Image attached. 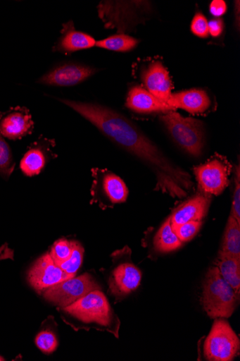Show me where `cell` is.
<instances>
[{
	"mask_svg": "<svg viewBox=\"0 0 240 361\" xmlns=\"http://www.w3.org/2000/svg\"><path fill=\"white\" fill-rule=\"evenodd\" d=\"M96 126L118 146L144 162L156 178V190L184 199L192 189L191 176L170 160L143 131L124 115L94 103L58 99Z\"/></svg>",
	"mask_w": 240,
	"mask_h": 361,
	"instance_id": "6da1fadb",
	"label": "cell"
},
{
	"mask_svg": "<svg viewBox=\"0 0 240 361\" xmlns=\"http://www.w3.org/2000/svg\"><path fill=\"white\" fill-rule=\"evenodd\" d=\"M62 319L75 330L108 331L118 338L120 320L101 290H95L72 305L58 308Z\"/></svg>",
	"mask_w": 240,
	"mask_h": 361,
	"instance_id": "7a4b0ae2",
	"label": "cell"
},
{
	"mask_svg": "<svg viewBox=\"0 0 240 361\" xmlns=\"http://www.w3.org/2000/svg\"><path fill=\"white\" fill-rule=\"evenodd\" d=\"M201 302L212 319L230 317L239 303V295L224 279L216 267L209 269L203 283Z\"/></svg>",
	"mask_w": 240,
	"mask_h": 361,
	"instance_id": "3957f363",
	"label": "cell"
},
{
	"mask_svg": "<svg viewBox=\"0 0 240 361\" xmlns=\"http://www.w3.org/2000/svg\"><path fill=\"white\" fill-rule=\"evenodd\" d=\"M160 120L180 147L193 157L201 155L204 147V130L201 121L184 118L175 111L166 113Z\"/></svg>",
	"mask_w": 240,
	"mask_h": 361,
	"instance_id": "277c9868",
	"label": "cell"
},
{
	"mask_svg": "<svg viewBox=\"0 0 240 361\" xmlns=\"http://www.w3.org/2000/svg\"><path fill=\"white\" fill-rule=\"evenodd\" d=\"M239 348V339L228 322L224 318L215 319L203 345L206 359L211 361L232 360Z\"/></svg>",
	"mask_w": 240,
	"mask_h": 361,
	"instance_id": "5b68a950",
	"label": "cell"
},
{
	"mask_svg": "<svg viewBox=\"0 0 240 361\" xmlns=\"http://www.w3.org/2000/svg\"><path fill=\"white\" fill-rule=\"evenodd\" d=\"M95 290H101V287L93 276L85 274L56 284L42 293L49 302L58 308H65Z\"/></svg>",
	"mask_w": 240,
	"mask_h": 361,
	"instance_id": "8992f818",
	"label": "cell"
},
{
	"mask_svg": "<svg viewBox=\"0 0 240 361\" xmlns=\"http://www.w3.org/2000/svg\"><path fill=\"white\" fill-rule=\"evenodd\" d=\"M92 174L91 203H96L105 209L126 202L128 189L119 176L101 169H93Z\"/></svg>",
	"mask_w": 240,
	"mask_h": 361,
	"instance_id": "52a82bcc",
	"label": "cell"
},
{
	"mask_svg": "<svg viewBox=\"0 0 240 361\" xmlns=\"http://www.w3.org/2000/svg\"><path fill=\"white\" fill-rule=\"evenodd\" d=\"M146 2L104 1L98 6L100 18L108 28H118L119 34L139 23V13L144 11Z\"/></svg>",
	"mask_w": 240,
	"mask_h": 361,
	"instance_id": "ba28073f",
	"label": "cell"
},
{
	"mask_svg": "<svg viewBox=\"0 0 240 361\" xmlns=\"http://www.w3.org/2000/svg\"><path fill=\"white\" fill-rule=\"evenodd\" d=\"M231 168L228 163L215 158L194 169L201 192L206 195H218L229 184Z\"/></svg>",
	"mask_w": 240,
	"mask_h": 361,
	"instance_id": "9c48e42d",
	"label": "cell"
},
{
	"mask_svg": "<svg viewBox=\"0 0 240 361\" xmlns=\"http://www.w3.org/2000/svg\"><path fill=\"white\" fill-rule=\"evenodd\" d=\"M75 277L68 274L56 265L49 252L39 257L27 274V279L32 288L39 293L56 284Z\"/></svg>",
	"mask_w": 240,
	"mask_h": 361,
	"instance_id": "30bf717a",
	"label": "cell"
},
{
	"mask_svg": "<svg viewBox=\"0 0 240 361\" xmlns=\"http://www.w3.org/2000/svg\"><path fill=\"white\" fill-rule=\"evenodd\" d=\"M96 73L89 66L67 62L56 66L37 81L42 85L56 87H71L79 85Z\"/></svg>",
	"mask_w": 240,
	"mask_h": 361,
	"instance_id": "8fae6325",
	"label": "cell"
},
{
	"mask_svg": "<svg viewBox=\"0 0 240 361\" xmlns=\"http://www.w3.org/2000/svg\"><path fill=\"white\" fill-rule=\"evenodd\" d=\"M142 274L130 261H123L113 270L108 280L109 290L115 298L122 300L141 284Z\"/></svg>",
	"mask_w": 240,
	"mask_h": 361,
	"instance_id": "7c38bea8",
	"label": "cell"
},
{
	"mask_svg": "<svg viewBox=\"0 0 240 361\" xmlns=\"http://www.w3.org/2000/svg\"><path fill=\"white\" fill-rule=\"evenodd\" d=\"M34 122L25 107L11 108L0 114V134L11 140H18L31 135Z\"/></svg>",
	"mask_w": 240,
	"mask_h": 361,
	"instance_id": "4fadbf2b",
	"label": "cell"
},
{
	"mask_svg": "<svg viewBox=\"0 0 240 361\" xmlns=\"http://www.w3.org/2000/svg\"><path fill=\"white\" fill-rule=\"evenodd\" d=\"M142 79L147 90L158 100L168 104L172 94V82L162 62L156 61L149 64L142 73Z\"/></svg>",
	"mask_w": 240,
	"mask_h": 361,
	"instance_id": "5bb4252c",
	"label": "cell"
},
{
	"mask_svg": "<svg viewBox=\"0 0 240 361\" xmlns=\"http://www.w3.org/2000/svg\"><path fill=\"white\" fill-rule=\"evenodd\" d=\"M125 106L130 110L139 114L168 113L175 111L139 85L130 89Z\"/></svg>",
	"mask_w": 240,
	"mask_h": 361,
	"instance_id": "9a60e30c",
	"label": "cell"
},
{
	"mask_svg": "<svg viewBox=\"0 0 240 361\" xmlns=\"http://www.w3.org/2000/svg\"><path fill=\"white\" fill-rule=\"evenodd\" d=\"M211 196L202 192L181 205L171 216V224L179 225L190 221H201L208 212Z\"/></svg>",
	"mask_w": 240,
	"mask_h": 361,
	"instance_id": "2e32d148",
	"label": "cell"
},
{
	"mask_svg": "<svg viewBox=\"0 0 240 361\" xmlns=\"http://www.w3.org/2000/svg\"><path fill=\"white\" fill-rule=\"evenodd\" d=\"M168 104L175 110L181 109L191 114H199L210 108L211 101L205 91L193 89L171 94Z\"/></svg>",
	"mask_w": 240,
	"mask_h": 361,
	"instance_id": "e0dca14e",
	"label": "cell"
},
{
	"mask_svg": "<svg viewBox=\"0 0 240 361\" xmlns=\"http://www.w3.org/2000/svg\"><path fill=\"white\" fill-rule=\"evenodd\" d=\"M96 45L94 39L81 31L75 30L72 22L64 24L61 37L54 49L61 53H72L88 49Z\"/></svg>",
	"mask_w": 240,
	"mask_h": 361,
	"instance_id": "ac0fdd59",
	"label": "cell"
},
{
	"mask_svg": "<svg viewBox=\"0 0 240 361\" xmlns=\"http://www.w3.org/2000/svg\"><path fill=\"white\" fill-rule=\"evenodd\" d=\"M45 142L34 143L24 154L20 161V169L27 176H35L41 173L45 168L50 156L49 145Z\"/></svg>",
	"mask_w": 240,
	"mask_h": 361,
	"instance_id": "d6986e66",
	"label": "cell"
},
{
	"mask_svg": "<svg viewBox=\"0 0 240 361\" xmlns=\"http://www.w3.org/2000/svg\"><path fill=\"white\" fill-rule=\"evenodd\" d=\"M215 264L224 279L239 295L240 258L219 252V256L215 262Z\"/></svg>",
	"mask_w": 240,
	"mask_h": 361,
	"instance_id": "ffe728a7",
	"label": "cell"
},
{
	"mask_svg": "<svg viewBox=\"0 0 240 361\" xmlns=\"http://www.w3.org/2000/svg\"><path fill=\"white\" fill-rule=\"evenodd\" d=\"M182 244L173 231L169 217L159 228L155 237V248L160 252H169L179 249Z\"/></svg>",
	"mask_w": 240,
	"mask_h": 361,
	"instance_id": "44dd1931",
	"label": "cell"
},
{
	"mask_svg": "<svg viewBox=\"0 0 240 361\" xmlns=\"http://www.w3.org/2000/svg\"><path fill=\"white\" fill-rule=\"evenodd\" d=\"M220 252L240 258V224L230 215Z\"/></svg>",
	"mask_w": 240,
	"mask_h": 361,
	"instance_id": "7402d4cb",
	"label": "cell"
},
{
	"mask_svg": "<svg viewBox=\"0 0 240 361\" xmlns=\"http://www.w3.org/2000/svg\"><path fill=\"white\" fill-rule=\"evenodd\" d=\"M139 41L125 34L111 36L106 39L96 42V47L107 50L127 52L134 49Z\"/></svg>",
	"mask_w": 240,
	"mask_h": 361,
	"instance_id": "603a6c76",
	"label": "cell"
},
{
	"mask_svg": "<svg viewBox=\"0 0 240 361\" xmlns=\"http://www.w3.org/2000/svg\"><path fill=\"white\" fill-rule=\"evenodd\" d=\"M15 168V162L10 145L0 134V176L8 180Z\"/></svg>",
	"mask_w": 240,
	"mask_h": 361,
	"instance_id": "cb8c5ba5",
	"label": "cell"
},
{
	"mask_svg": "<svg viewBox=\"0 0 240 361\" xmlns=\"http://www.w3.org/2000/svg\"><path fill=\"white\" fill-rule=\"evenodd\" d=\"M84 249L77 242H73L72 253L70 259L61 264L59 267L66 274L76 276L82 264Z\"/></svg>",
	"mask_w": 240,
	"mask_h": 361,
	"instance_id": "d4e9b609",
	"label": "cell"
},
{
	"mask_svg": "<svg viewBox=\"0 0 240 361\" xmlns=\"http://www.w3.org/2000/svg\"><path fill=\"white\" fill-rule=\"evenodd\" d=\"M73 242L66 239L57 240L49 252L55 264L58 267L70 259L73 250Z\"/></svg>",
	"mask_w": 240,
	"mask_h": 361,
	"instance_id": "484cf974",
	"label": "cell"
},
{
	"mask_svg": "<svg viewBox=\"0 0 240 361\" xmlns=\"http://www.w3.org/2000/svg\"><path fill=\"white\" fill-rule=\"evenodd\" d=\"M201 221H190L179 225H172L173 231L182 243L191 240L198 233Z\"/></svg>",
	"mask_w": 240,
	"mask_h": 361,
	"instance_id": "4316f807",
	"label": "cell"
},
{
	"mask_svg": "<svg viewBox=\"0 0 240 361\" xmlns=\"http://www.w3.org/2000/svg\"><path fill=\"white\" fill-rule=\"evenodd\" d=\"M36 344L45 354L53 353L58 345L56 335L48 330L43 331L38 334L36 338Z\"/></svg>",
	"mask_w": 240,
	"mask_h": 361,
	"instance_id": "83f0119b",
	"label": "cell"
},
{
	"mask_svg": "<svg viewBox=\"0 0 240 361\" xmlns=\"http://www.w3.org/2000/svg\"><path fill=\"white\" fill-rule=\"evenodd\" d=\"M191 30L193 34L202 39L209 37L208 21L201 13H197L191 22Z\"/></svg>",
	"mask_w": 240,
	"mask_h": 361,
	"instance_id": "f1b7e54d",
	"label": "cell"
},
{
	"mask_svg": "<svg viewBox=\"0 0 240 361\" xmlns=\"http://www.w3.org/2000/svg\"><path fill=\"white\" fill-rule=\"evenodd\" d=\"M235 178V187L233 195L231 214L240 224V173L238 167Z\"/></svg>",
	"mask_w": 240,
	"mask_h": 361,
	"instance_id": "f546056e",
	"label": "cell"
},
{
	"mask_svg": "<svg viewBox=\"0 0 240 361\" xmlns=\"http://www.w3.org/2000/svg\"><path fill=\"white\" fill-rule=\"evenodd\" d=\"M224 21L221 18H216L208 22L209 34L215 37H219L223 32Z\"/></svg>",
	"mask_w": 240,
	"mask_h": 361,
	"instance_id": "4dcf8cb0",
	"label": "cell"
},
{
	"mask_svg": "<svg viewBox=\"0 0 240 361\" xmlns=\"http://www.w3.org/2000/svg\"><path fill=\"white\" fill-rule=\"evenodd\" d=\"M227 6L222 0H214L210 7V13L215 17L219 18L227 12Z\"/></svg>",
	"mask_w": 240,
	"mask_h": 361,
	"instance_id": "1f68e13d",
	"label": "cell"
},
{
	"mask_svg": "<svg viewBox=\"0 0 240 361\" xmlns=\"http://www.w3.org/2000/svg\"><path fill=\"white\" fill-rule=\"evenodd\" d=\"M14 259V250L9 247L6 243L0 247V261L5 259Z\"/></svg>",
	"mask_w": 240,
	"mask_h": 361,
	"instance_id": "d6a6232c",
	"label": "cell"
},
{
	"mask_svg": "<svg viewBox=\"0 0 240 361\" xmlns=\"http://www.w3.org/2000/svg\"><path fill=\"white\" fill-rule=\"evenodd\" d=\"M6 358L3 357L2 355H0V361H5Z\"/></svg>",
	"mask_w": 240,
	"mask_h": 361,
	"instance_id": "836d02e7",
	"label": "cell"
}]
</instances>
